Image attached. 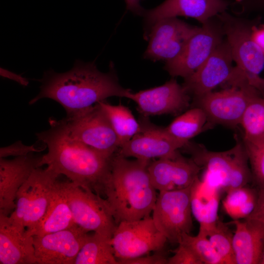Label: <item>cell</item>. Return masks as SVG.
Returning <instances> with one entry per match:
<instances>
[{
    "mask_svg": "<svg viewBox=\"0 0 264 264\" xmlns=\"http://www.w3.org/2000/svg\"><path fill=\"white\" fill-rule=\"evenodd\" d=\"M88 232L78 225L42 236H33L37 264H74Z\"/></svg>",
    "mask_w": 264,
    "mask_h": 264,
    "instance_id": "cell-15",
    "label": "cell"
},
{
    "mask_svg": "<svg viewBox=\"0 0 264 264\" xmlns=\"http://www.w3.org/2000/svg\"><path fill=\"white\" fill-rule=\"evenodd\" d=\"M126 3L127 9L132 13L142 16L144 12V9L140 4L141 0H125Z\"/></svg>",
    "mask_w": 264,
    "mask_h": 264,
    "instance_id": "cell-39",
    "label": "cell"
},
{
    "mask_svg": "<svg viewBox=\"0 0 264 264\" xmlns=\"http://www.w3.org/2000/svg\"><path fill=\"white\" fill-rule=\"evenodd\" d=\"M233 61L230 46L225 38L202 65L184 78L183 88L194 98L212 91L230 80L234 69Z\"/></svg>",
    "mask_w": 264,
    "mask_h": 264,
    "instance_id": "cell-16",
    "label": "cell"
},
{
    "mask_svg": "<svg viewBox=\"0 0 264 264\" xmlns=\"http://www.w3.org/2000/svg\"><path fill=\"white\" fill-rule=\"evenodd\" d=\"M233 247L236 264H260L264 249V222L244 219L235 220Z\"/></svg>",
    "mask_w": 264,
    "mask_h": 264,
    "instance_id": "cell-23",
    "label": "cell"
},
{
    "mask_svg": "<svg viewBox=\"0 0 264 264\" xmlns=\"http://www.w3.org/2000/svg\"><path fill=\"white\" fill-rule=\"evenodd\" d=\"M261 94L246 81H241L219 91L194 98L195 107L205 112L213 123L234 127L240 125L243 113L255 96Z\"/></svg>",
    "mask_w": 264,
    "mask_h": 264,
    "instance_id": "cell-10",
    "label": "cell"
},
{
    "mask_svg": "<svg viewBox=\"0 0 264 264\" xmlns=\"http://www.w3.org/2000/svg\"><path fill=\"white\" fill-rule=\"evenodd\" d=\"M180 242L189 247L202 264H224L223 260L208 237L201 232H198L196 236L185 233L182 236Z\"/></svg>",
    "mask_w": 264,
    "mask_h": 264,
    "instance_id": "cell-31",
    "label": "cell"
},
{
    "mask_svg": "<svg viewBox=\"0 0 264 264\" xmlns=\"http://www.w3.org/2000/svg\"><path fill=\"white\" fill-rule=\"evenodd\" d=\"M141 116L140 131L120 147L117 153L127 158L146 160L178 157L180 155L178 150L186 144L174 138L165 128L152 124L148 117Z\"/></svg>",
    "mask_w": 264,
    "mask_h": 264,
    "instance_id": "cell-14",
    "label": "cell"
},
{
    "mask_svg": "<svg viewBox=\"0 0 264 264\" xmlns=\"http://www.w3.org/2000/svg\"><path fill=\"white\" fill-rule=\"evenodd\" d=\"M232 7H235L237 14L264 8V0H245L240 2L233 1Z\"/></svg>",
    "mask_w": 264,
    "mask_h": 264,
    "instance_id": "cell-36",
    "label": "cell"
},
{
    "mask_svg": "<svg viewBox=\"0 0 264 264\" xmlns=\"http://www.w3.org/2000/svg\"><path fill=\"white\" fill-rule=\"evenodd\" d=\"M2 75L8 77L10 78H11L12 79H14V80L17 81V82L20 83L22 85H26L27 84V81L24 78H22V77L13 74L12 73H6V74H2Z\"/></svg>",
    "mask_w": 264,
    "mask_h": 264,
    "instance_id": "cell-40",
    "label": "cell"
},
{
    "mask_svg": "<svg viewBox=\"0 0 264 264\" xmlns=\"http://www.w3.org/2000/svg\"><path fill=\"white\" fill-rule=\"evenodd\" d=\"M41 149H37L35 145L26 146L21 141L0 149V157L4 158L9 156H19L28 154L34 152H39Z\"/></svg>",
    "mask_w": 264,
    "mask_h": 264,
    "instance_id": "cell-34",
    "label": "cell"
},
{
    "mask_svg": "<svg viewBox=\"0 0 264 264\" xmlns=\"http://www.w3.org/2000/svg\"><path fill=\"white\" fill-rule=\"evenodd\" d=\"M160 251L153 255H145L133 259L122 260L118 264H167L168 258Z\"/></svg>",
    "mask_w": 264,
    "mask_h": 264,
    "instance_id": "cell-35",
    "label": "cell"
},
{
    "mask_svg": "<svg viewBox=\"0 0 264 264\" xmlns=\"http://www.w3.org/2000/svg\"><path fill=\"white\" fill-rule=\"evenodd\" d=\"M202 168L191 159L179 155L175 159L158 158L148 167L151 182L159 192L177 190L190 186Z\"/></svg>",
    "mask_w": 264,
    "mask_h": 264,
    "instance_id": "cell-20",
    "label": "cell"
},
{
    "mask_svg": "<svg viewBox=\"0 0 264 264\" xmlns=\"http://www.w3.org/2000/svg\"><path fill=\"white\" fill-rule=\"evenodd\" d=\"M233 236L226 224L220 219L207 234L209 240L223 260L224 264H236Z\"/></svg>",
    "mask_w": 264,
    "mask_h": 264,
    "instance_id": "cell-30",
    "label": "cell"
},
{
    "mask_svg": "<svg viewBox=\"0 0 264 264\" xmlns=\"http://www.w3.org/2000/svg\"><path fill=\"white\" fill-rule=\"evenodd\" d=\"M247 218L257 220L264 222V189H258V196L256 207L252 214Z\"/></svg>",
    "mask_w": 264,
    "mask_h": 264,
    "instance_id": "cell-37",
    "label": "cell"
},
{
    "mask_svg": "<svg viewBox=\"0 0 264 264\" xmlns=\"http://www.w3.org/2000/svg\"><path fill=\"white\" fill-rule=\"evenodd\" d=\"M151 160H129L117 152L110 160V171L104 197L116 224L150 216L157 199L148 170Z\"/></svg>",
    "mask_w": 264,
    "mask_h": 264,
    "instance_id": "cell-3",
    "label": "cell"
},
{
    "mask_svg": "<svg viewBox=\"0 0 264 264\" xmlns=\"http://www.w3.org/2000/svg\"><path fill=\"white\" fill-rule=\"evenodd\" d=\"M98 103L110 121L118 138L120 147L140 131L141 127L139 121L135 118L128 108L121 104L112 105L105 100Z\"/></svg>",
    "mask_w": 264,
    "mask_h": 264,
    "instance_id": "cell-26",
    "label": "cell"
},
{
    "mask_svg": "<svg viewBox=\"0 0 264 264\" xmlns=\"http://www.w3.org/2000/svg\"><path fill=\"white\" fill-rule=\"evenodd\" d=\"M69 135L107 158L119 149L117 135L104 110L97 103L60 120Z\"/></svg>",
    "mask_w": 264,
    "mask_h": 264,
    "instance_id": "cell-6",
    "label": "cell"
},
{
    "mask_svg": "<svg viewBox=\"0 0 264 264\" xmlns=\"http://www.w3.org/2000/svg\"><path fill=\"white\" fill-rule=\"evenodd\" d=\"M42 158L31 153L12 159L0 158V214L9 216L15 210L19 189L41 167Z\"/></svg>",
    "mask_w": 264,
    "mask_h": 264,
    "instance_id": "cell-19",
    "label": "cell"
},
{
    "mask_svg": "<svg viewBox=\"0 0 264 264\" xmlns=\"http://www.w3.org/2000/svg\"><path fill=\"white\" fill-rule=\"evenodd\" d=\"M251 166L252 181L258 189H264V143L243 142Z\"/></svg>",
    "mask_w": 264,
    "mask_h": 264,
    "instance_id": "cell-32",
    "label": "cell"
},
{
    "mask_svg": "<svg viewBox=\"0 0 264 264\" xmlns=\"http://www.w3.org/2000/svg\"><path fill=\"white\" fill-rule=\"evenodd\" d=\"M41 83L39 94L29 104L44 98H49L59 103L67 116L110 97L127 98L131 90L121 86L112 63L109 71L104 73L98 69L93 62L77 61L68 71L45 72Z\"/></svg>",
    "mask_w": 264,
    "mask_h": 264,
    "instance_id": "cell-1",
    "label": "cell"
},
{
    "mask_svg": "<svg viewBox=\"0 0 264 264\" xmlns=\"http://www.w3.org/2000/svg\"><path fill=\"white\" fill-rule=\"evenodd\" d=\"M260 264H264V249L263 252Z\"/></svg>",
    "mask_w": 264,
    "mask_h": 264,
    "instance_id": "cell-41",
    "label": "cell"
},
{
    "mask_svg": "<svg viewBox=\"0 0 264 264\" xmlns=\"http://www.w3.org/2000/svg\"><path fill=\"white\" fill-rule=\"evenodd\" d=\"M59 176L49 166L35 169L19 189L10 218L26 230L33 228L44 216Z\"/></svg>",
    "mask_w": 264,
    "mask_h": 264,
    "instance_id": "cell-7",
    "label": "cell"
},
{
    "mask_svg": "<svg viewBox=\"0 0 264 264\" xmlns=\"http://www.w3.org/2000/svg\"></svg>",
    "mask_w": 264,
    "mask_h": 264,
    "instance_id": "cell-43",
    "label": "cell"
},
{
    "mask_svg": "<svg viewBox=\"0 0 264 264\" xmlns=\"http://www.w3.org/2000/svg\"><path fill=\"white\" fill-rule=\"evenodd\" d=\"M167 264H202L193 251L182 243L174 251V255L168 258Z\"/></svg>",
    "mask_w": 264,
    "mask_h": 264,
    "instance_id": "cell-33",
    "label": "cell"
},
{
    "mask_svg": "<svg viewBox=\"0 0 264 264\" xmlns=\"http://www.w3.org/2000/svg\"><path fill=\"white\" fill-rule=\"evenodd\" d=\"M183 148L191 154L197 165L206 169L204 176L226 192L252 181L247 154L239 140L232 149L224 152L210 151L190 142Z\"/></svg>",
    "mask_w": 264,
    "mask_h": 264,
    "instance_id": "cell-4",
    "label": "cell"
},
{
    "mask_svg": "<svg viewBox=\"0 0 264 264\" xmlns=\"http://www.w3.org/2000/svg\"><path fill=\"white\" fill-rule=\"evenodd\" d=\"M258 196V189L247 185L231 189L222 201L223 208L233 220L246 219L254 211Z\"/></svg>",
    "mask_w": 264,
    "mask_h": 264,
    "instance_id": "cell-27",
    "label": "cell"
},
{
    "mask_svg": "<svg viewBox=\"0 0 264 264\" xmlns=\"http://www.w3.org/2000/svg\"><path fill=\"white\" fill-rule=\"evenodd\" d=\"M244 0H235L234 1L235 2H240Z\"/></svg>",
    "mask_w": 264,
    "mask_h": 264,
    "instance_id": "cell-42",
    "label": "cell"
},
{
    "mask_svg": "<svg viewBox=\"0 0 264 264\" xmlns=\"http://www.w3.org/2000/svg\"><path fill=\"white\" fill-rule=\"evenodd\" d=\"M75 225L62 182L58 180L44 216L33 228L26 230L31 236H42Z\"/></svg>",
    "mask_w": 264,
    "mask_h": 264,
    "instance_id": "cell-24",
    "label": "cell"
},
{
    "mask_svg": "<svg viewBox=\"0 0 264 264\" xmlns=\"http://www.w3.org/2000/svg\"><path fill=\"white\" fill-rule=\"evenodd\" d=\"M240 125L243 130V142L254 145L264 143V97L260 94L249 103Z\"/></svg>",
    "mask_w": 264,
    "mask_h": 264,
    "instance_id": "cell-28",
    "label": "cell"
},
{
    "mask_svg": "<svg viewBox=\"0 0 264 264\" xmlns=\"http://www.w3.org/2000/svg\"><path fill=\"white\" fill-rule=\"evenodd\" d=\"M236 67L247 83L264 94V54L252 37L253 21L224 11L218 14Z\"/></svg>",
    "mask_w": 264,
    "mask_h": 264,
    "instance_id": "cell-5",
    "label": "cell"
},
{
    "mask_svg": "<svg viewBox=\"0 0 264 264\" xmlns=\"http://www.w3.org/2000/svg\"><path fill=\"white\" fill-rule=\"evenodd\" d=\"M0 264H37L32 236L9 216L0 214Z\"/></svg>",
    "mask_w": 264,
    "mask_h": 264,
    "instance_id": "cell-21",
    "label": "cell"
},
{
    "mask_svg": "<svg viewBox=\"0 0 264 264\" xmlns=\"http://www.w3.org/2000/svg\"><path fill=\"white\" fill-rule=\"evenodd\" d=\"M74 264H118L111 238L96 232L88 234Z\"/></svg>",
    "mask_w": 264,
    "mask_h": 264,
    "instance_id": "cell-25",
    "label": "cell"
},
{
    "mask_svg": "<svg viewBox=\"0 0 264 264\" xmlns=\"http://www.w3.org/2000/svg\"><path fill=\"white\" fill-rule=\"evenodd\" d=\"M221 188L205 177H198L191 186L192 215L199 223V231L207 237L219 220L218 210Z\"/></svg>",
    "mask_w": 264,
    "mask_h": 264,
    "instance_id": "cell-22",
    "label": "cell"
},
{
    "mask_svg": "<svg viewBox=\"0 0 264 264\" xmlns=\"http://www.w3.org/2000/svg\"><path fill=\"white\" fill-rule=\"evenodd\" d=\"M224 38L222 22L217 15L202 23L181 53L166 62L164 68L173 77L187 78L202 65Z\"/></svg>",
    "mask_w": 264,
    "mask_h": 264,
    "instance_id": "cell-11",
    "label": "cell"
},
{
    "mask_svg": "<svg viewBox=\"0 0 264 264\" xmlns=\"http://www.w3.org/2000/svg\"><path fill=\"white\" fill-rule=\"evenodd\" d=\"M50 128L36 134L47 147L40 166H49L60 175L104 198L110 171V158L71 138L60 120H49Z\"/></svg>",
    "mask_w": 264,
    "mask_h": 264,
    "instance_id": "cell-2",
    "label": "cell"
},
{
    "mask_svg": "<svg viewBox=\"0 0 264 264\" xmlns=\"http://www.w3.org/2000/svg\"><path fill=\"white\" fill-rule=\"evenodd\" d=\"M191 185L183 189L159 192L157 196L152 217L157 229L172 242L178 243L182 236L189 234L193 228Z\"/></svg>",
    "mask_w": 264,
    "mask_h": 264,
    "instance_id": "cell-12",
    "label": "cell"
},
{
    "mask_svg": "<svg viewBox=\"0 0 264 264\" xmlns=\"http://www.w3.org/2000/svg\"><path fill=\"white\" fill-rule=\"evenodd\" d=\"M127 98L134 101L141 116L177 114L190 105V95L182 85L172 78L163 85L128 93Z\"/></svg>",
    "mask_w": 264,
    "mask_h": 264,
    "instance_id": "cell-17",
    "label": "cell"
},
{
    "mask_svg": "<svg viewBox=\"0 0 264 264\" xmlns=\"http://www.w3.org/2000/svg\"><path fill=\"white\" fill-rule=\"evenodd\" d=\"M233 2L231 0H165L153 9H145L142 15L145 37L151 27L161 19L184 16L195 19L202 24L226 11Z\"/></svg>",
    "mask_w": 264,
    "mask_h": 264,
    "instance_id": "cell-18",
    "label": "cell"
},
{
    "mask_svg": "<svg viewBox=\"0 0 264 264\" xmlns=\"http://www.w3.org/2000/svg\"><path fill=\"white\" fill-rule=\"evenodd\" d=\"M167 241L150 216L142 219L124 220L117 225L111 238L118 263L162 251Z\"/></svg>",
    "mask_w": 264,
    "mask_h": 264,
    "instance_id": "cell-9",
    "label": "cell"
},
{
    "mask_svg": "<svg viewBox=\"0 0 264 264\" xmlns=\"http://www.w3.org/2000/svg\"><path fill=\"white\" fill-rule=\"evenodd\" d=\"M61 182L75 223L112 238L117 224L105 199L71 181Z\"/></svg>",
    "mask_w": 264,
    "mask_h": 264,
    "instance_id": "cell-8",
    "label": "cell"
},
{
    "mask_svg": "<svg viewBox=\"0 0 264 264\" xmlns=\"http://www.w3.org/2000/svg\"><path fill=\"white\" fill-rule=\"evenodd\" d=\"M251 35L254 41L264 54V27H258L254 25Z\"/></svg>",
    "mask_w": 264,
    "mask_h": 264,
    "instance_id": "cell-38",
    "label": "cell"
},
{
    "mask_svg": "<svg viewBox=\"0 0 264 264\" xmlns=\"http://www.w3.org/2000/svg\"><path fill=\"white\" fill-rule=\"evenodd\" d=\"M207 121L203 110L195 107L178 116L165 129L174 138L187 144L203 131Z\"/></svg>",
    "mask_w": 264,
    "mask_h": 264,
    "instance_id": "cell-29",
    "label": "cell"
},
{
    "mask_svg": "<svg viewBox=\"0 0 264 264\" xmlns=\"http://www.w3.org/2000/svg\"><path fill=\"white\" fill-rule=\"evenodd\" d=\"M200 27L189 24L177 17L161 19L145 37L149 40L144 59L167 62L176 58Z\"/></svg>",
    "mask_w": 264,
    "mask_h": 264,
    "instance_id": "cell-13",
    "label": "cell"
}]
</instances>
